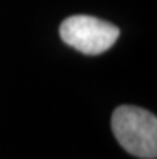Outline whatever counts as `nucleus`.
Instances as JSON below:
<instances>
[{
    "label": "nucleus",
    "instance_id": "obj_2",
    "mask_svg": "<svg viewBox=\"0 0 157 159\" xmlns=\"http://www.w3.org/2000/svg\"><path fill=\"white\" fill-rule=\"evenodd\" d=\"M61 40L84 55H101L112 47L120 29L104 20L88 15H74L59 26Z\"/></svg>",
    "mask_w": 157,
    "mask_h": 159
},
{
    "label": "nucleus",
    "instance_id": "obj_1",
    "mask_svg": "<svg viewBox=\"0 0 157 159\" xmlns=\"http://www.w3.org/2000/svg\"><path fill=\"white\" fill-rule=\"evenodd\" d=\"M111 127L119 145L127 153L141 159H155L157 117L151 111L122 105L112 113Z\"/></svg>",
    "mask_w": 157,
    "mask_h": 159
}]
</instances>
